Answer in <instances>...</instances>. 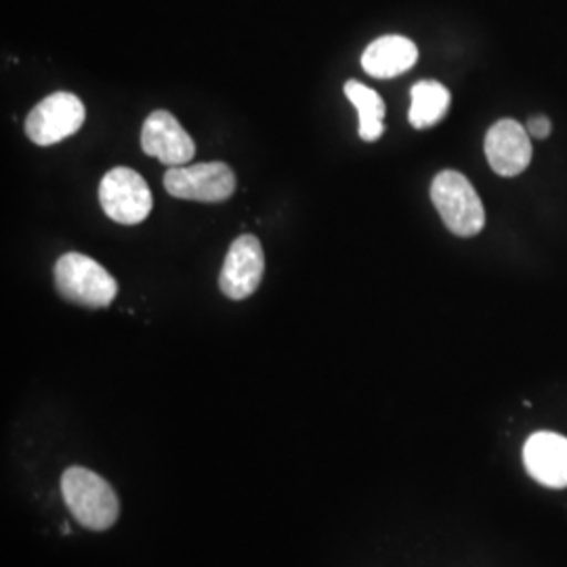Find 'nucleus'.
Listing matches in <instances>:
<instances>
[{
    "mask_svg": "<svg viewBox=\"0 0 567 567\" xmlns=\"http://www.w3.org/2000/svg\"><path fill=\"white\" fill-rule=\"evenodd\" d=\"M61 494L70 513L86 529H110L121 515L116 492L97 473L84 466H70L61 475Z\"/></svg>",
    "mask_w": 567,
    "mask_h": 567,
    "instance_id": "nucleus-1",
    "label": "nucleus"
},
{
    "mask_svg": "<svg viewBox=\"0 0 567 567\" xmlns=\"http://www.w3.org/2000/svg\"><path fill=\"white\" fill-rule=\"evenodd\" d=\"M55 288L65 301L91 309L107 307L118 295L112 274L81 252H68L55 264Z\"/></svg>",
    "mask_w": 567,
    "mask_h": 567,
    "instance_id": "nucleus-2",
    "label": "nucleus"
},
{
    "mask_svg": "<svg viewBox=\"0 0 567 567\" xmlns=\"http://www.w3.org/2000/svg\"><path fill=\"white\" fill-rule=\"evenodd\" d=\"M431 200L447 229L461 238L480 234L486 225V210L475 187L456 171H444L433 179Z\"/></svg>",
    "mask_w": 567,
    "mask_h": 567,
    "instance_id": "nucleus-3",
    "label": "nucleus"
},
{
    "mask_svg": "<svg viewBox=\"0 0 567 567\" xmlns=\"http://www.w3.org/2000/svg\"><path fill=\"white\" fill-rule=\"evenodd\" d=\"M164 187L173 198L194 203H224L236 192V175L225 163L171 166Z\"/></svg>",
    "mask_w": 567,
    "mask_h": 567,
    "instance_id": "nucleus-4",
    "label": "nucleus"
},
{
    "mask_svg": "<svg viewBox=\"0 0 567 567\" xmlns=\"http://www.w3.org/2000/svg\"><path fill=\"white\" fill-rule=\"evenodd\" d=\"M103 213L121 225L143 224L152 213V192L142 175L133 168H112L100 185Z\"/></svg>",
    "mask_w": 567,
    "mask_h": 567,
    "instance_id": "nucleus-5",
    "label": "nucleus"
},
{
    "mask_svg": "<svg viewBox=\"0 0 567 567\" xmlns=\"http://www.w3.org/2000/svg\"><path fill=\"white\" fill-rule=\"evenodd\" d=\"M84 103L74 93H53L44 97L25 118V135L32 143L47 147L68 140L81 131Z\"/></svg>",
    "mask_w": 567,
    "mask_h": 567,
    "instance_id": "nucleus-6",
    "label": "nucleus"
},
{
    "mask_svg": "<svg viewBox=\"0 0 567 567\" xmlns=\"http://www.w3.org/2000/svg\"><path fill=\"white\" fill-rule=\"evenodd\" d=\"M264 271L265 255L259 238L244 234L227 250L219 276L221 292L231 301L248 299L264 280Z\"/></svg>",
    "mask_w": 567,
    "mask_h": 567,
    "instance_id": "nucleus-7",
    "label": "nucleus"
},
{
    "mask_svg": "<svg viewBox=\"0 0 567 567\" xmlns=\"http://www.w3.org/2000/svg\"><path fill=\"white\" fill-rule=\"evenodd\" d=\"M142 150L168 166H185L196 156V143L166 110H154L143 122Z\"/></svg>",
    "mask_w": 567,
    "mask_h": 567,
    "instance_id": "nucleus-8",
    "label": "nucleus"
},
{
    "mask_svg": "<svg viewBox=\"0 0 567 567\" xmlns=\"http://www.w3.org/2000/svg\"><path fill=\"white\" fill-rule=\"evenodd\" d=\"M532 142L519 122H496L486 135V156L492 171L501 177H517L532 163Z\"/></svg>",
    "mask_w": 567,
    "mask_h": 567,
    "instance_id": "nucleus-9",
    "label": "nucleus"
},
{
    "mask_svg": "<svg viewBox=\"0 0 567 567\" xmlns=\"http://www.w3.org/2000/svg\"><path fill=\"white\" fill-rule=\"evenodd\" d=\"M527 473L543 486H567V437L550 431L534 433L524 447Z\"/></svg>",
    "mask_w": 567,
    "mask_h": 567,
    "instance_id": "nucleus-10",
    "label": "nucleus"
},
{
    "mask_svg": "<svg viewBox=\"0 0 567 567\" xmlns=\"http://www.w3.org/2000/svg\"><path fill=\"white\" fill-rule=\"evenodd\" d=\"M419 61L416 44L405 37H383L368 44L362 68L372 79H395L414 68Z\"/></svg>",
    "mask_w": 567,
    "mask_h": 567,
    "instance_id": "nucleus-11",
    "label": "nucleus"
},
{
    "mask_svg": "<svg viewBox=\"0 0 567 567\" xmlns=\"http://www.w3.org/2000/svg\"><path fill=\"white\" fill-rule=\"evenodd\" d=\"M412 105L408 112V121L414 128H429L446 116L450 107V91L442 82H416L410 91Z\"/></svg>",
    "mask_w": 567,
    "mask_h": 567,
    "instance_id": "nucleus-12",
    "label": "nucleus"
},
{
    "mask_svg": "<svg viewBox=\"0 0 567 567\" xmlns=\"http://www.w3.org/2000/svg\"><path fill=\"white\" fill-rule=\"evenodd\" d=\"M344 95L358 110V116H360L358 133H360V137L364 142L381 140L383 133H385V124H383L385 102L381 100V95L358 81H349L344 84Z\"/></svg>",
    "mask_w": 567,
    "mask_h": 567,
    "instance_id": "nucleus-13",
    "label": "nucleus"
},
{
    "mask_svg": "<svg viewBox=\"0 0 567 567\" xmlns=\"http://www.w3.org/2000/svg\"><path fill=\"white\" fill-rule=\"evenodd\" d=\"M526 131L534 140H547L550 135V121L547 116H534L527 122Z\"/></svg>",
    "mask_w": 567,
    "mask_h": 567,
    "instance_id": "nucleus-14",
    "label": "nucleus"
}]
</instances>
